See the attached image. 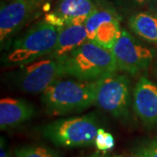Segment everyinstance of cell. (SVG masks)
Masks as SVG:
<instances>
[{
  "label": "cell",
  "mask_w": 157,
  "mask_h": 157,
  "mask_svg": "<svg viewBox=\"0 0 157 157\" xmlns=\"http://www.w3.org/2000/svg\"><path fill=\"white\" fill-rule=\"evenodd\" d=\"M94 145L99 151L106 153V152L112 150L114 147L115 140L113 135L100 128L98 129V133L96 135Z\"/></svg>",
  "instance_id": "16"
},
{
  "label": "cell",
  "mask_w": 157,
  "mask_h": 157,
  "mask_svg": "<svg viewBox=\"0 0 157 157\" xmlns=\"http://www.w3.org/2000/svg\"><path fill=\"white\" fill-rule=\"evenodd\" d=\"M41 3L40 0H6L1 3V45L37 15Z\"/></svg>",
  "instance_id": "8"
},
{
  "label": "cell",
  "mask_w": 157,
  "mask_h": 157,
  "mask_svg": "<svg viewBox=\"0 0 157 157\" xmlns=\"http://www.w3.org/2000/svg\"><path fill=\"white\" fill-rule=\"evenodd\" d=\"M35 114V108L27 101L3 98L0 101V128L7 130L25 123Z\"/></svg>",
  "instance_id": "12"
},
{
  "label": "cell",
  "mask_w": 157,
  "mask_h": 157,
  "mask_svg": "<svg viewBox=\"0 0 157 157\" xmlns=\"http://www.w3.org/2000/svg\"><path fill=\"white\" fill-rule=\"evenodd\" d=\"M156 72H157V68H156Z\"/></svg>",
  "instance_id": "24"
},
{
  "label": "cell",
  "mask_w": 157,
  "mask_h": 157,
  "mask_svg": "<svg viewBox=\"0 0 157 157\" xmlns=\"http://www.w3.org/2000/svg\"><path fill=\"white\" fill-rule=\"evenodd\" d=\"M152 3V10L154 12L157 13V0H153Z\"/></svg>",
  "instance_id": "21"
},
{
  "label": "cell",
  "mask_w": 157,
  "mask_h": 157,
  "mask_svg": "<svg viewBox=\"0 0 157 157\" xmlns=\"http://www.w3.org/2000/svg\"><path fill=\"white\" fill-rule=\"evenodd\" d=\"M135 157H157V138L141 143L135 150Z\"/></svg>",
  "instance_id": "17"
},
{
  "label": "cell",
  "mask_w": 157,
  "mask_h": 157,
  "mask_svg": "<svg viewBox=\"0 0 157 157\" xmlns=\"http://www.w3.org/2000/svg\"><path fill=\"white\" fill-rule=\"evenodd\" d=\"M59 59L65 77L70 76L78 80L96 81L118 71L112 51L91 40Z\"/></svg>",
  "instance_id": "1"
},
{
  "label": "cell",
  "mask_w": 157,
  "mask_h": 157,
  "mask_svg": "<svg viewBox=\"0 0 157 157\" xmlns=\"http://www.w3.org/2000/svg\"><path fill=\"white\" fill-rule=\"evenodd\" d=\"M99 122L94 114L58 120L42 129L44 137L56 146L75 147L94 144Z\"/></svg>",
  "instance_id": "4"
},
{
  "label": "cell",
  "mask_w": 157,
  "mask_h": 157,
  "mask_svg": "<svg viewBox=\"0 0 157 157\" xmlns=\"http://www.w3.org/2000/svg\"><path fill=\"white\" fill-rule=\"evenodd\" d=\"M40 1H41V2H43V1H45V0H40Z\"/></svg>",
  "instance_id": "23"
},
{
  "label": "cell",
  "mask_w": 157,
  "mask_h": 157,
  "mask_svg": "<svg viewBox=\"0 0 157 157\" xmlns=\"http://www.w3.org/2000/svg\"><path fill=\"white\" fill-rule=\"evenodd\" d=\"M88 39L85 24H72L59 27V36L54 50L47 57L62 59Z\"/></svg>",
  "instance_id": "13"
},
{
  "label": "cell",
  "mask_w": 157,
  "mask_h": 157,
  "mask_svg": "<svg viewBox=\"0 0 157 157\" xmlns=\"http://www.w3.org/2000/svg\"><path fill=\"white\" fill-rule=\"evenodd\" d=\"M134 110L148 128L157 126V86L142 76L134 90Z\"/></svg>",
  "instance_id": "11"
},
{
  "label": "cell",
  "mask_w": 157,
  "mask_h": 157,
  "mask_svg": "<svg viewBox=\"0 0 157 157\" xmlns=\"http://www.w3.org/2000/svg\"><path fill=\"white\" fill-rule=\"evenodd\" d=\"M84 157H117V156H109L106 155L105 153L103 154H100V153H95V154H93V155H87V156Z\"/></svg>",
  "instance_id": "19"
},
{
  "label": "cell",
  "mask_w": 157,
  "mask_h": 157,
  "mask_svg": "<svg viewBox=\"0 0 157 157\" xmlns=\"http://www.w3.org/2000/svg\"><path fill=\"white\" fill-rule=\"evenodd\" d=\"M136 4L142 5V4H146V3H151L153 0H133Z\"/></svg>",
  "instance_id": "20"
},
{
  "label": "cell",
  "mask_w": 157,
  "mask_h": 157,
  "mask_svg": "<svg viewBox=\"0 0 157 157\" xmlns=\"http://www.w3.org/2000/svg\"><path fill=\"white\" fill-rule=\"evenodd\" d=\"M95 104L113 117H129V80L125 75L113 73L97 80Z\"/></svg>",
  "instance_id": "6"
},
{
  "label": "cell",
  "mask_w": 157,
  "mask_h": 157,
  "mask_svg": "<svg viewBox=\"0 0 157 157\" xmlns=\"http://www.w3.org/2000/svg\"><path fill=\"white\" fill-rule=\"evenodd\" d=\"M111 51L115 59L118 71L132 75L146 70L154 58V52L141 45L125 29L121 30Z\"/></svg>",
  "instance_id": "7"
},
{
  "label": "cell",
  "mask_w": 157,
  "mask_h": 157,
  "mask_svg": "<svg viewBox=\"0 0 157 157\" xmlns=\"http://www.w3.org/2000/svg\"><path fill=\"white\" fill-rule=\"evenodd\" d=\"M97 10L93 0H59L53 11L45 17V21L61 27L72 24H85Z\"/></svg>",
  "instance_id": "10"
},
{
  "label": "cell",
  "mask_w": 157,
  "mask_h": 157,
  "mask_svg": "<svg viewBox=\"0 0 157 157\" xmlns=\"http://www.w3.org/2000/svg\"><path fill=\"white\" fill-rule=\"evenodd\" d=\"M117 157H122V156H117ZM130 157H135V155H132V156H130Z\"/></svg>",
  "instance_id": "22"
},
{
  "label": "cell",
  "mask_w": 157,
  "mask_h": 157,
  "mask_svg": "<svg viewBox=\"0 0 157 157\" xmlns=\"http://www.w3.org/2000/svg\"><path fill=\"white\" fill-rule=\"evenodd\" d=\"M128 25L139 37L157 43V13L149 11L135 13L129 18Z\"/></svg>",
  "instance_id": "14"
},
{
  "label": "cell",
  "mask_w": 157,
  "mask_h": 157,
  "mask_svg": "<svg viewBox=\"0 0 157 157\" xmlns=\"http://www.w3.org/2000/svg\"><path fill=\"white\" fill-rule=\"evenodd\" d=\"M16 157H59L57 152L43 145H29L17 148Z\"/></svg>",
  "instance_id": "15"
},
{
  "label": "cell",
  "mask_w": 157,
  "mask_h": 157,
  "mask_svg": "<svg viewBox=\"0 0 157 157\" xmlns=\"http://www.w3.org/2000/svg\"><path fill=\"white\" fill-rule=\"evenodd\" d=\"M97 80L59 78L42 93V101L52 115L80 113L95 104Z\"/></svg>",
  "instance_id": "2"
},
{
  "label": "cell",
  "mask_w": 157,
  "mask_h": 157,
  "mask_svg": "<svg viewBox=\"0 0 157 157\" xmlns=\"http://www.w3.org/2000/svg\"><path fill=\"white\" fill-rule=\"evenodd\" d=\"M59 36V27L47 21H40L16 39L5 57L9 67H23L47 57L54 50Z\"/></svg>",
  "instance_id": "3"
},
{
  "label": "cell",
  "mask_w": 157,
  "mask_h": 157,
  "mask_svg": "<svg viewBox=\"0 0 157 157\" xmlns=\"http://www.w3.org/2000/svg\"><path fill=\"white\" fill-rule=\"evenodd\" d=\"M0 157H12L11 150L8 147L6 140L3 137H1L0 142Z\"/></svg>",
  "instance_id": "18"
},
{
  "label": "cell",
  "mask_w": 157,
  "mask_h": 157,
  "mask_svg": "<svg viewBox=\"0 0 157 157\" xmlns=\"http://www.w3.org/2000/svg\"><path fill=\"white\" fill-rule=\"evenodd\" d=\"M65 77L61 59L43 58L19 67L15 77L19 89L27 94H42L56 80Z\"/></svg>",
  "instance_id": "5"
},
{
  "label": "cell",
  "mask_w": 157,
  "mask_h": 157,
  "mask_svg": "<svg viewBox=\"0 0 157 157\" xmlns=\"http://www.w3.org/2000/svg\"><path fill=\"white\" fill-rule=\"evenodd\" d=\"M121 20L111 9H97L85 22L88 39L111 51L121 33Z\"/></svg>",
  "instance_id": "9"
}]
</instances>
